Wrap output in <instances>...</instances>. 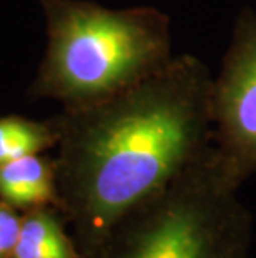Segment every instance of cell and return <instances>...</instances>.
<instances>
[{"label": "cell", "instance_id": "8992f818", "mask_svg": "<svg viewBox=\"0 0 256 258\" xmlns=\"http://www.w3.org/2000/svg\"><path fill=\"white\" fill-rule=\"evenodd\" d=\"M10 258H81L75 241L65 233L58 217L35 210L22 218L20 232Z\"/></svg>", "mask_w": 256, "mask_h": 258}, {"label": "cell", "instance_id": "6da1fadb", "mask_svg": "<svg viewBox=\"0 0 256 258\" xmlns=\"http://www.w3.org/2000/svg\"><path fill=\"white\" fill-rule=\"evenodd\" d=\"M211 75L178 53L107 100L75 107L58 132L55 190L81 258H99L113 227L211 145Z\"/></svg>", "mask_w": 256, "mask_h": 258}, {"label": "cell", "instance_id": "3957f363", "mask_svg": "<svg viewBox=\"0 0 256 258\" xmlns=\"http://www.w3.org/2000/svg\"><path fill=\"white\" fill-rule=\"evenodd\" d=\"M175 55L170 17L161 10L57 2L45 85L73 107H85L140 84Z\"/></svg>", "mask_w": 256, "mask_h": 258}, {"label": "cell", "instance_id": "ba28073f", "mask_svg": "<svg viewBox=\"0 0 256 258\" xmlns=\"http://www.w3.org/2000/svg\"><path fill=\"white\" fill-rule=\"evenodd\" d=\"M22 220L9 207L0 205V258H10L17 243Z\"/></svg>", "mask_w": 256, "mask_h": 258}, {"label": "cell", "instance_id": "277c9868", "mask_svg": "<svg viewBox=\"0 0 256 258\" xmlns=\"http://www.w3.org/2000/svg\"><path fill=\"white\" fill-rule=\"evenodd\" d=\"M211 145L243 183L256 175V10L248 5L211 82Z\"/></svg>", "mask_w": 256, "mask_h": 258}, {"label": "cell", "instance_id": "5b68a950", "mask_svg": "<svg viewBox=\"0 0 256 258\" xmlns=\"http://www.w3.org/2000/svg\"><path fill=\"white\" fill-rule=\"evenodd\" d=\"M55 194V173L39 153L0 165V197L10 205L42 207Z\"/></svg>", "mask_w": 256, "mask_h": 258}, {"label": "cell", "instance_id": "52a82bcc", "mask_svg": "<svg viewBox=\"0 0 256 258\" xmlns=\"http://www.w3.org/2000/svg\"><path fill=\"white\" fill-rule=\"evenodd\" d=\"M55 140H58V134H53L43 125L19 118H2L0 120V165L27 155H37L43 148L50 147Z\"/></svg>", "mask_w": 256, "mask_h": 258}, {"label": "cell", "instance_id": "7a4b0ae2", "mask_svg": "<svg viewBox=\"0 0 256 258\" xmlns=\"http://www.w3.org/2000/svg\"><path fill=\"white\" fill-rule=\"evenodd\" d=\"M241 185L210 145L113 227L99 258H251L253 215Z\"/></svg>", "mask_w": 256, "mask_h": 258}]
</instances>
